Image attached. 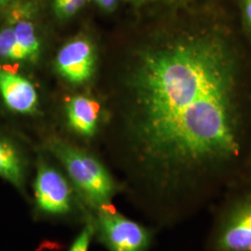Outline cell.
<instances>
[{"mask_svg":"<svg viewBox=\"0 0 251 251\" xmlns=\"http://www.w3.org/2000/svg\"><path fill=\"white\" fill-rule=\"evenodd\" d=\"M238 67L229 35L213 25L181 31L138 54L126 190L155 228L212 208L245 179Z\"/></svg>","mask_w":251,"mask_h":251,"instance_id":"6da1fadb","label":"cell"},{"mask_svg":"<svg viewBox=\"0 0 251 251\" xmlns=\"http://www.w3.org/2000/svg\"><path fill=\"white\" fill-rule=\"evenodd\" d=\"M46 149L61 164L84 203L93 214L113 207L114 198L126 192L105 165L93 153L57 137L49 139Z\"/></svg>","mask_w":251,"mask_h":251,"instance_id":"7a4b0ae2","label":"cell"},{"mask_svg":"<svg viewBox=\"0 0 251 251\" xmlns=\"http://www.w3.org/2000/svg\"><path fill=\"white\" fill-rule=\"evenodd\" d=\"M30 201L37 222L83 225L92 216L66 173L43 156L37 159Z\"/></svg>","mask_w":251,"mask_h":251,"instance_id":"3957f363","label":"cell"},{"mask_svg":"<svg viewBox=\"0 0 251 251\" xmlns=\"http://www.w3.org/2000/svg\"><path fill=\"white\" fill-rule=\"evenodd\" d=\"M206 251H251V180L244 179L212 207Z\"/></svg>","mask_w":251,"mask_h":251,"instance_id":"277c9868","label":"cell"},{"mask_svg":"<svg viewBox=\"0 0 251 251\" xmlns=\"http://www.w3.org/2000/svg\"><path fill=\"white\" fill-rule=\"evenodd\" d=\"M94 240L107 251H149L156 228L127 218L115 206L92 214Z\"/></svg>","mask_w":251,"mask_h":251,"instance_id":"5b68a950","label":"cell"},{"mask_svg":"<svg viewBox=\"0 0 251 251\" xmlns=\"http://www.w3.org/2000/svg\"><path fill=\"white\" fill-rule=\"evenodd\" d=\"M97 55L93 44L85 36L68 41L56 56V71L65 80L81 84L90 79L96 69Z\"/></svg>","mask_w":251,"mask_h":251,"instance_id":"8992f818","label":"cell"},{"mask_svg":"<svg viewBox=\"0 0 251 251\" xmlns=\"http://www.w3.org/2000/svg\"><path fill=\"white\" fill-rule=\"evenodd\" d=\"M0 96L6 106L23 115L37 111L38 96L35 86L21 75L0 67Z\"/></svg>","mask_w":251,"mask_h":251,"instance_id":"52a82bcc","label":"cell"},{"mask_svg":"<svg viewBox=\"0 0 251 251\" xmlns=\"http://www.w3.org/2000/svg\"><path fill=\"white\" fill-rule=\"evenodd\" d=\"M28 162L18 144L0 133V178L18 191L30 202L27 190Z\"/></svg>","mask_w":251,"mask_h":251,"instance_id":"ba28073f","label":"cell"},{"mask_svg":"<svg viewBox=\"0 0 251 251\" xmlns=\"http://www.w3.org/2000/svg\"><path fill=\"white\" fill-rule=\"evenodd\" d=\"M3 13H6V21L12 27L19 44L29 58V62H36L40 54V41L28 5L18 2Z\"/></svg>","mask_w":251,"mask_h":251,"instance_id":"9c48e42d","label":"cell"},{"mask_svg":"<svg viewBox=\"0 0 251 251\" xmlns=\"http://www.w3.org/2000/svg\"><path fill=\"white\" fill-rule=\"evenodd\" d=\"M66 117L70 128L75 134L90 139L94 137L98 127L99 105L87 96H74L68 100Z\"/></svg>","mask_w":251,"mask_h":251,"instance_id":"30bf717a","label":"cell"},{"mask_svg":"<svg viewBox=\"0 0 251 251\" xmlns=\"http://www.w3.org/2000/svg\"><path fill=\"white\" fill-rule=\"evenodd\" d=\"M0 58L13 62H29V58L19 44L11 25L7 21L0 26Z\"/></svg>","mask_w":251,"mask_h":251,"instance_id":"8fae6325","label":"cell"},{"mask_svg":"<svg viewBox=\"0 0 251 251\" xmlns=\"http://www.w3.org/2000/svg\"><path fill=\"white\" fill-rule=\"evenodd\" d=\"M91 217L82 225L79 233L75 237L67 251H90L91 243L94 240V228Z\"/></svg>","mask_w":251,"mask_h":251,"instance_id":"7c38bea8","label":"cell"},{"mask_svg":"<svg viewBox=\"0 0 251 251\" xmlns=\"http://www.w3.org/2000/svg\"><path fill=\"white\" fill-rule=\"evenodd\" d=\"M87 3V0H53V11L60 20L72 18Z\"/></svg>","mask_w":251,"mask_h":251,"instance_id":"4fadbf2b","label":"cell"},{"mask_svg":"<svg viewBox=\"0 0 251 251\" xmlns=\"http://www.w3.org/2000/svg\"><path fill=\"white\" fill-rule=\"evenodd\" d=\"M133 6L137 8H142V7H146L149 5H152L155 3H160L163 1H167V0H128ZM185 1V0H184ZM191 1V0H188ZM193 1V0H192ZM198 2H200L201 0H198Z\"/></svg>","mask_w":251,"mask_h":251,"instance_id":"5bb4252c","label":"cell"},{"mask_svg":"<svg viewBox=\"0 0 251 251\" xmlns=\"http://www.w3.org/2000/svg\"><path fill=\"white\" fill-rule=\"evenodd\" d=\"M243 6L245 16L250 26L251 27V0H243Z\"/></svg>","mask_w":251,"mask_h":251,"instance_id":"9a60e30c","label":"cell"},{"mask_svg":"<svg viewBox=\"0 0 251 251\" xmlns=\"http://www.w3.org/2000/svg\"><path fill=\"white\" fill-rule=\"evenodd\" d=\"M21 0H0V15L3 14V12L6 9H9L12 5L20 2Z\"/></svg>","mask_w":251,"mask_h":251,"instance_id":"2e32d148","label":"cell"}]
</instances>
